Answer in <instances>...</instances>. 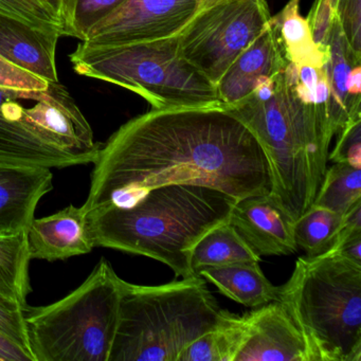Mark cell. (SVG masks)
<instances>
[{"label": "cell", "mask_w": 361, "mask_h": 361, "mask_svg": "<svg viewBox=\"0 0 361 361\" xmlns=\"http://www.w3.org/2000/svg\"><path fill=\"white\" fill-rule=\"evenodd\" d=\"M279 302L295 323L310 361H361V265L329 252L301 257Z\"/></svg>", "instance_id": "obj_4"}, {"label": "cell", "mask_w": 361, "mask_h": 361, "mask_svg": "<svg viewBox=\"0 0 361 361\" xmlns=\"http://www.w3.org/2000/svg\"><path fill=\"white\" fill-rule=\"evenodd\" d=\"M0 333L20 346L35 361L31 350L23 308L0 300Z\"/></svg>", "instance_id": "obj_28"}, {"label": "cell", "mask_w": 361, "mask_h": 361, "mask_svg": "<svg viewBox=\"0 0 361 361\" xmlns=\"http://www.w3.org/2000/svg\"><path fill=\"white\" fill-rule=\"evenodd\" d=\"M28 233L0 234V300L24 310L31 293Z\"/></svg>", "instance_id": "obj_20"}, {"label": "cell", "mask_w": 361, "mask_h": 361, "mask_svg": "<svg viewBox=\"0 0 361 361\" xmlns=\"http://www.w3.org/2000/svg\"><path fill=\"white\" fill-rule=\"evenodd\" d=\"M61 27L35 26L0 11V56L49 83L59 82L56 52Z\"/></svg>", "instance_id": "obj_13"}, {"label": "cell", "mask_w": 361, "mask_h": 361, "mask_svg": "<svg viewBox=\"0 0 361 361\" xmlns=\"http://www.w3.org/2000/svg\"><path fill=\"white\" fill-rule=\"evenodd\" d=\"M171 183L206 185L240 200L271 192L265 152L250 126L223 106L155 109L102 143L90 176L86 213L130 206Z\"/></svg>", "instance_id": "obj_1"}, {"label": "cell", "mask_w": 361, "mask_h": 361, "mask_svg": "<svg viewBox=\"0 0 361 361\" xmlns=\"http://www.w3.org/2000/svg\"><path fill=\"white\" fill-rule=\"evenodd\" d=\"M329 159L361 169V120L348 124L338 134L337 145Z\"/></svg>", "instance_id": "obj_27"}, {"label": "cell", "mask_w": 361, "mask_h": 361, "mask_svg": "<svg viewBox=\"0 0 361 361\" xmlns=\"http://www.w3.org/2000/svg\"><path fill=\"white\" fill-rule=\"evenodd\" d=\"M238 200L206 185L171 183L147 191L130 206L87 212L94 247L117 249L161 262L175 276H196L191 253L216 226L229 223Z\"/></svg>", "instance_id": "obj_2"}, {"label": "cell", "mask_w": 361, "mask_h": 361, "mask_svg": "<svg viewBox=\"0 0 361 361\" xmlns=\"http://www.w3.org/2000/svg\"><path fill=\"white\" fill-rule=\"evenodd\" d=\"M229 224L259 257L287 255L297 251L293 221L270 193L238 200Z\"/></svg>", "instance_id": "obj_12"}, {"label": "cell", "mask_w": 361, "mask_h": 361, "mask_svg": "<svg viewBox=\"0 0 361 361\" xmlns=\"http://www.w3.org/2000/svg\"><path fill=\"white\" fill-rule=\"evenodd\" d=\"M223 1H226V0H202V10L212 7V6L217 5V4L223 3Z\"/></svg>", "instance_id": "obj_35"}, {"label": "cell", "mask_w": 361, "mask_h": 361, "mask_svg": "<svg viewBox=\"0 0 361 361\" xmlns=\"http://www.w3.org/2000/svg\"><path fill=\"white\" fill-rule=\"evenodd\" d=\"M300 0H289L280 13L271 18L287 62L297 66L322 68L329 58V51L321 49L312 39L307 20L299 13Z\"/></svg>", "instance_id": "obj_19"}, {"label": "cell", "mask_w": 361, "mask_h": 361, "mask_svg": "<svg viewBox=\"0 0 361 361\" xmlns=\"http://www.w3.org/2000/svg\"><path fill=\"white\" fill-rule=\"evenodd\" d=\"M27 233L31 259H66L90 253L94 247L87 213L73 204L49 216L35 217Z\"/></svg>", "instance_id": "obj_15"}, {"label": "cell", "mask_w": 361, "mask_h": 361, "mask_svg": "<svg viewBox=\"0 0 361 361\" xmlns=\"http://www.w3.org/2000/svg\"><path fill=\"white\" fill-rule=\"evenodd\" d=\"M0 11L18 16L35 26L62 28V22L39 0H0Z\"/></svg>", "instance_id": "obj_26"}, {"label": "cell", "mask_w": 361, "mask_h": 361, "mask_svg": "<svg viewBox=\"0 0 361 361\" xmlns=\"http://www.w3.org/2000/svg\"><path fill=\"white\" fill-rule=\"evenodd\" d=\"M49 82L23 71L0 56V87L16 90H43L49 86Z\"/></svg>", "instance_id": "obj_31"}, {"label": "cell", "mask_w": 361, "mask_h": 361, "mask_svg": "<svg viewBox=\"0 0 361 361\" xmlns=\"http://www.w3.org/2000/svg\"><path fill=\"white\" fill-rule=\"evenodd\" d=\"M61 20V9H62V0H39ZM62 22V20H61Z\"/></svg>", "instance_id": "obj_34"}, {"label": "cell", "mask_w": 361, "mask_h": 361, "mask_svg": "<svg viewBox=\"0 0 361 361\" xmlns=\"http://www.w3.org/2000/svg\"><path fill=\"white\" fill-rule=\"evenodd\" d=\"M69 59L80 75L126 88L155 109L223 106L215 85L179 54L177 37L114 46L82 42Z\"/></svg>", "instance_id": "obj_6"}, {"label": "cell", "mask_w": 361, "mask_h": 361, "mask_svg": "<svg viewBox=\"0 0 361 361\" xmlns=\"http://www.w3.org/2000/svg\"><path fill=\"white\" fill-rule=\"evenodd\" d=\"M271 18L265 0H226L202 10L179 33V54L216 86Z\"/></svg>", "instance_id": "obj_9"}, {"label": "cell", "mask_w": 361, "mask_h": 361, "mask_svg": "<svg viewBox=\"0 0 361 361\" xmlns=\"http://www.w3.org/2000/svg\"><path fill=\"white\" fill-rule=\"evenodd\" d=\"M348 92L352 98L361 99V64L353 67L348 78Z\"/></svg>", "instance_id": "obj_33"}, {"label": "cell", "mask_w": 361, "mask_h": 361, "mask_svg": "<svg viewBox=\"0 0 361 361\" xmlns=\"http://www.w3.org/2000/svg\"><path fill=\"white\" fill-rule=\"evenodd\" d=\"M230 314L200 276L157 286L122 280L119 318L109 361H178L194 340Z\"/></svg>", "instance_id": "obj_3"}, {"label": "cell", "mask_w": 361, "mask_h": 361, "mask_svg": "<svg viewBox=\"0 0 361 361\" xmlns=\"http://www.w3.org/2000/svg\"><path fill=\"white\" fill-rule=\"evenodd\" d=\"M335 18L336 14L331 0H316L306 18L314 43L325 51H329L327 43Z\"/></svg>", "instance_id": "obj_30"}, {"label": "cell", "mask_w": 361, "mask_h": 361, "mask_svg": "<svg viewBox=\"0 0 361 361\" xmlns=\"http://www.w3.org/2000/svg\"><path fill=\"white\" fill-rule=\"evenodd\" d=\"M343 215L312 206L293 221V236L306 257L324 255L333 248L342 227Z\"/></svg>", "instance_id": "obj_23"}, {"label": "cell", "mask_w": 361, "mask_h": 361, "mask_svg": "<svg viewBox=\"0 0 361 361\" xmlns=\"http://www.w3.org/2000/svg\"><path fill=\"white\" fill-rule=\"evenodd\" d=\"M122 279L105 257L66 297L23 310L35 361H109Z\"/></svg>", "instance_id": "obj_7"}, {"label": "cell", "mask_w": 361, "mask_h": 361, "mask_svg": "<svg viewBox=\"0 0 361 361\" xmlns=\"http://www.w3.org/2000/svg\"><path fill=\"white\" fill-rule=\"evenodd\" d=\"M361 200V169L335 164L325 171L314 206L343 215Z\"/></svg>", "instance_id": "obj_24"}, {"label": "cell", "mask_w": 361, "mask_h": 361, "mask_svg": "<svg viewBox=\"0 0 361 361\" xmlns=\"http://www.w3.org/2000/svg\"><path fill=\"white\" fill-rule=\"evenodd\" d=\"M248 314H231L223 323L194 340L178 361H234L246 339Z\"/></svg>", "instance_id": "obj_22"}, {"label": "cell", "mask_w": 361, "mask_h": 361, "mask_svg": "<svg viewBox=\"0 0 361 361\" xmlns=\"http://www.w3.org/2000/svg\"><path fill=\"white\" fill-rule=\"evenodd\" d=\"M282 46L274 27L270 26L236 59L219 83L221 105L231 109L250 96L255 84L264 78H276L286 68Z\"/></svg>", "instance_id": "obj_16"}, {"label": "cell", "mask_w": 361, "mask_h": 361, "mask_svg": "<svg viewBox=\"0 0 361 361\" xmlns=\"http://www.w3.org/2000/svg\"><path fill=\"white\" fill-rule=\"evenodd\" d=\"M236 262H261V257L229 223L207 232L196 243L191 253V267L196 276L202 268Z\"/></svg>", "instance_id": "obj_21"}, {"label": "cell", "mask_w": 361, "mask_h": 361, "mask_svg": "<svg viewBox=\"0 0 361 361\" xmlns=\"http://www.w3.org/2000/svg\"><path fill=\"white\" fill-rule=\"evenodd\" d=\"M202 10V0H124L92 26L83 43L126 45L178 37Z\"/></svg>", "instance_id": "obj_10"}, {"label": "cell", "mask_w": 361, "mask_h": 361, "mask_svg": "<svg viewBox=\"0 0 361 361\" xmlns=\"http://www.w3.org/2000/svg\"><path fill=\"white\" fill-rule=\"evenodd\" d=\"M234 361H310L305 340L280 302L248 312V331Z\"/></svg>", "instance_id": "obj_11"}, {"label": "cell", "mask_w": 361, "mask_h": 361, "mask_svg": "<svg viewBox=\"0 0 361 361\" xmlns=\"http://www.w3.org/2000/svg\"><path fill=\"white\" fill-rule=\"evenodd\" d=\"M228 109L259 139L271 172L270 194L297 221L312 206L317 191L308 164L310 124L295 90L285 83L284 71L259 80L250 96Z\"/></svg>", "instance_id": "obj_8"}, {"label": "cell", "mask_w": 361, "mask_h": 361, "mask_svg": "<svg viewBox=\"0 0 361 361\" xmlns=\"http://www.w3.org/2000/svg\"><path fill=\"white\" fill-rule=\"evenodd\" d=\"M0 361H33L20 346L0 333Z\"/></svg>", "instance_id": "obj_32"}, {"label": "cell", "mask_w": 361, "mask_h": 361, "mask_svg": "<svg viewBox=\"0 0 361 361\" xmlns=\"http://www.w3.org/2000/svg\"><path fill=\"white\" fill-rule=\"evenodd\" d=\"M327 45L329 58L323 68L326 73L329 87V123L335 136L348 124L361 120V99L352 98L346 85L353 67L361 64V56L357 54L348 43L337 16Z\"/></svg>", "instance_id": "obj_17"}, {"label": "cell", "mask_w": 361, "mask_h": 361, "mask_svg": "<svg viewBox=\"0 0 361 361\" xmlns=\"http://www.w3.org/2000/svg\"><path fill=\"white\" fill-rule=\"evenodd\" d=\"M197 274L210 281L226 297L248 307H261L279 301V287L266 278L259 262H236L202 268Z\"/></svg>", "instance_id": "obj_18"}, {"label": "cell", "mask_w": 361, "mask_h": 361, "mask_svg": "<svg viewBox=\"0 0 361 361\" xmlns=\"http://www.w3.org/2000/svg\"><path fill=\"white\" fill-rule=\"evenodd\" d=\"M331 3L348 43L361 56V0H331Z\"/></svg>", "instance_id": "obj_29"}, {"label": "cell", "mask_w": 361, "mask_h": 361, "mask_svg": "<svg viewBox=\"0 0 361 361\" xmlns=\"http://www.w3.org/2000/svg\"><path fill=\"white\" fill-rule=\"evenodd\" d=\"M124 0H62V35L83 42L92 26Z\"/></svg>", "instance_id": "obj_25"}, {"label": "cell", "mask_w": 361, "mask_h": 361, "mask_svg": "<svg viewBox=\"0 0 361 361\" xmlns=\"http://www.w3.org/2000/svg\"><path fill=\"white\" fill-rule=\"evenodd\" d=\"M52 181L51 169L0 164V234L28 230Z\"/></svg>", "instance_id": "obj_14"}, {"label": "cell", "mask_w": 361, "mask_h": 361, "mask_svg": "<svg viewBox=\"0 0 361 361\" xmlns=\"http://www.w3.org/2000/svg\"><path fill=\"white\" fill-rule=\"evenodd\" d=\"M102 143L60 82L0 87V164L64 169L94 164Z\"/></svg>", "instance_id": "obj_5"}]
</instances>
